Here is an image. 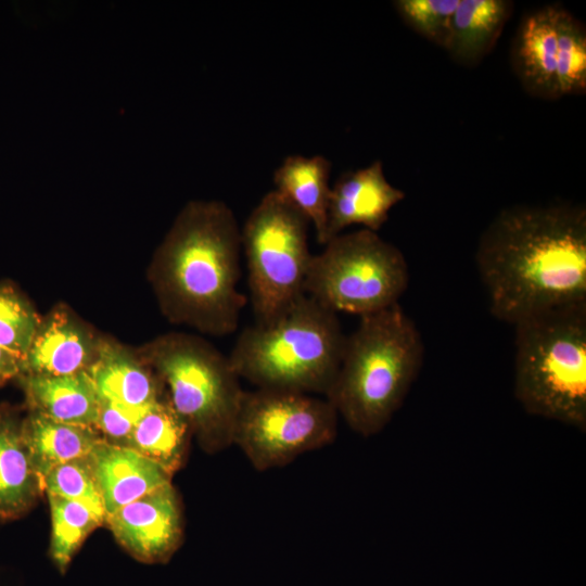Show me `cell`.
<instances>
[{"label":"cell","instance_id":"9a60e30c","mask_svg":"<svg viewBox=\"0 0 586 586\" xmlns=\"http://www.w3.org/2000/svg\"><path fill=\"white\" fill-rule=\"evenodd\" d=\"M42 491L41 480L22 434V420L0 407V521L24 515Z\"/></svg>","mask_w":586,"mask_h":586},{"label":"cell","instance_id":"277c9868","mask_svg":"<svg viewBox=\"0 0 586 586\" xmlns=\"http://www.w3.org/2000/svg\"><path fill=\"white\" fill-rule=\"evenodd\" d=\"M345 341L337 314L305 294L272 323L243 329L228 358L258 388L326 396Z\"/></svg>","mask_w":586,"mask_h":586},{"label":"cell","instance_id":"ffe728a7","mask_svg":"<svg viewBox=\"0 0 586 586\" xmlns=\"http://www.w3.org/2000/svg\"><path fill=\"white\" fill-rule=\"evenodd\" d=\"M22 434L39 476L55 466L90 455L103 440L94 428L55 421L30 410Z\"/></svg>","mask_w":586,"mask_h":586},{"label":"cell","instance_id":"603a6c76","mask_svg":"<svg viewBox=\"0 0 586 586\" xmlns=\"http://www.w3.org/2000/svg\"><path fill=\"white\" fill-rule=\"evenodd\" d=\"M40 321L31 304L13 285L0 284V347L23 361Z\"/></svg>","mask_w":586,"mask_h":586},{"label":"cell","instance_id":"4316f807","mask_svg":"<svg viewBox=\"0 0 586 586\" xmlns=\"http://www.w3.org/2000/svg\"><path fill=\"white\" fill-rule=\"evenodd\" d=\"M21 364L17 357L0 347V385L20 375Z\"/></svg>","mask_w":586,"mask_h":586},{"label":"cell","instance_id":"d6986e66","mask_svg":"<svg viewBox=\"0 0 586 586\" xmlns=\"http://www.w3.org/2000/svg\"><path fill=\"white\" fill-rule=\"evenodd\" d=\"M330 173L331 162L322 155H290L273 174L275 191L306 216L320 244L326 237Z\"/></svg>","mask_w":586,"mask_h":586},{"label":"cell","instance_id":"8992f818","mask_svg":"<svg viewBox=\"0 0 586 586\" xmlns=\"http://www.w3.org/2000/svg\"><path fill=\"white\" fill-rule=\"evenodd\" d=\"M145 356L166 385L171 407L204 446H231L244 390L228 356L200 337L180 333L157 339Z\"/></svg>","mask_w":586,"mask_h":586},{"label":"cell","instance_id":"4fadbf2b","mask_svg":"<svg viewBox=\"0 0 586 586\" xmlns=\"http://www.w3.org/2000/svg\"><path fill=\"white\" fill-rule=\"evenodd\" d=\"M100 341L64 309L40 321L20 374L66 375L87 371Z\"/></svg>","mask_w":586,"mask_h":586},{"label":"cell","instance_id":"52a82bcc","mask_svg":"<svg viewBox=\"0 0 586 586\" xmlns=\"http://www.w3.org/2000/svg\"><path fill=\"white\" fill-rule=\"evenodd\" d=\"M408 284L402 251L362 228L340 233L311 256L305 294L335 314L362 317L399 304Z\"/></svg>","mask_w":586,"mask_h":586},{"label":"cell","instance_id":"484cf974","mask_svg":"<svg viewBox=\"0 0 586 586\" xmlns=\"http://www.w3.org/2000/svg\"><path fill=\"white\" fill-rule=\"evenodd\" d=\"M148 407H130L99 397L95 430L101 432L109 443L126 446L138 420Z\"/></svg>","mask_w":586,"mask_h":586},{"label":"cell","instance_id":"ac0fdd59","mask_svg":"<svg viewBox=\"0 0 586 586\" xmlns=\"http://www.w3.org/2000/svg\"><path fill=\"white\" fill-rule=\"evenodd\" d=\"M512 9L508 0H460L444 50L460 65H476L495 47Z\"/></svg>","mask_w":586,"mask_h":586},{"label":"cell","instance_id":"cb8c5ba5","mask_svg":"<svg viewBox=\"0 0 586 586\" xmlns=\"http://www.w3.org/2000/svg\"><path fill=\"white\" fill-rule=\"evenodd\" d=\"M40 480L47 494L77 501L105 520L103 499L89 456L55 466Z\"/></svg>","mask_w":586,"mask_h":586},{"label":"cell","instance_id":"6da1fadb","mask_svg":"<svg viewBox=\"0 0 586 586\" xmlns=\"http://www.w3.org/2000/svg\"><path fill=\"white\" fill-rule=\"evenodd\" d=\"M475 260L491 313L512 326L586 303V209L564 203L507 207L482 233Z\"/></svg>","mask_w":586,"mask_h":586},{"label":"cell","instance_id":"8fae6325","mask_svg":"<svg viewBox=\"0 0 586 586\" xmlns=\"http://www.w3.org/2000/svg\"><path fill=\"white\" fill-rule=\"evenodd\" d=\"M105 521L116 540L141 562H166L181 543V510L171 483L123 506Z\"/></svg>","mask_w":586,"mask_h":586},{"label":"cell","instance_id":"d4e9b609","mask_svg":"<svg viewBox=\"0 0 586 586\" xmlns=\"http://www.w3.org/2000/svg\"><path fill=\"white\" fill-rule=\"evenodd\" d=\"M460 0H397L394 7L416 33L445 49Z\"/></svg>","mask_w":586,"mask_h":586},{"label":"cell","instance_id":"e0dca14e","mask_svg":"<svg viewBox=\"0 0 586 586\" xmlns=\"http://www.w3.org/2000/svg\"><path fill=\"white\" fill-rule=\"evenodd\" d=\"M87 372L101 398L138 408L163 398L152 372L116 344L100 341Z\"/></svg>","mask_w":586,"mask_h":586},{"label":"cell","instance_id":"44dd1931","mask_svg":"<svg viewBox=\"0 0 586 586\" xmlns=\"http://www.w3.org/2000/svg\"><path fill=\"white\" fill-rule=\"evenodd\" d=\"M191 431L168 399L150 405L138 420L126 447L160 466L170 476L184 459Z\"/></svg>","mask_w":586,"mask_h":586},{"label":"cell","instance_id":"ba28073f","mask_svg":"<svg viewBox=\"0 0 586 586\" xmlns=\"http://www.w3.org/2000/svg\"><path fill=\"white\" fill-rule=\"evenodd\" d=\"M306 216L277 191L266 193L241 230L257 324L279 319L303 295L313 254Z\"/></svg>","mask_w":586,"mask_h":586},{"label":"cell","instance_id":"5b68a950","mask_svg":"<svg viewBox=\"0 0 586 586\" xmlns=\"http://www.w3.org/2000/svg\"><path fill=\"white\" fill-rule=\"evenodd\" d=\"M513 393L532 416L586 430V303L515 324Z\"/></svg>","mask_w":586,"mask_h":586},{"label":"cell","instance_id":"5bb4252c","mask_svg":"<svg viewBox=\"0 0 586 586\" xmlns=\"http://www.w3.org/2000/svg\"><path fill=\"white\" fill-rule=\"evenodd\" d=\"M103 499L105 518L168 483L170 475L133 449L104 438L89 455Z\"/></svg>","mask_w":586,"mask_h":586},{"label":"cell","instance_id":"9c48e42d","mask_svg":"<svg viewBox=\"0 0 586 586\" xmlns=\"http://www.w3.org/2000/svg\"><path fill=\"white\" fill-rule=\"evenodd\" d=\"M337 420L326 397L256 387L244 391L233 444L257 471H266L331 444L337 435Z\"/></svg>","mask_w":586,"mask_h":586},{"label":"cell","instance_id":"7a4b0ae2","mask_svg":"<svg viewBox=\"0 0 586 586\" xmlns=\"http://www.w3.org/2000/svg\"><path fill=\"white\" fill-rule=\"evenodd\" d=\"M241 229L220 201L188 203L157 250L152 279L167 317L214 336L239 327Z\"/></svg>","mask_w":586,"mask_h":586},{"label":"cell","instance_id":"7402d4cb","mask_svg":"<svg viewBox=\"0 0 586 586\" xmlns=\"http://www.w3.org/2000/svg\"><path fill=\"white\" fill-rule=\"evenodd\" d=\"M47 497L52 520L50 557L65 573L82 542L104 520L77 501L54 494Z\"/></svg>","mask_w":586,"mask_h":586},{"label":"cell","instance_id":"30bf717a","mask_svg":"<svg viewBox=\"0 0 586 586\" xmlns=\"http://www.w3.org/2000/svg\"><path fill=\"white\" fill-rule=\"evenodd\" d=\"M511 48L512 68L528 94L557 100L585 93V26L562 5L527 13Z\"/></svg>","mask_w":586,"mask_h":586},{"label":"cell","instance_id":"7c38bea8","mask_svg":"<svg viewBox=\"0 0 586 586\" xmlns=\"http://www.w3.org/2000/svg\"><path fill=\"white\" fill-rule=\"evenodd\" d=\"M405 196L386 180L381 161L342 174L330 190L324 244L353 225L378 232Z\"/></svg>","mask_w":586,"mask_h":586},{"label":"cell","instance_id":"3957f363","mask_svg":"<svg viewBox=\"0 0 586 586\" xmlns=\"http://www.w3.org/2000/svg\"><path fill=\"white\" fill-rule=\"evenodd\" d=\"M423 342L399 304L362 316L346 335L341 364L326 394L357 434L380 433L403 405L423 362Z\"/></svg>","mask_w":586,"mask_h":586},{"label":"cell","instance_id":"2e32d148","mask_svg":"<svg viewBox=\"0 0 586 586\" xmlns=\"http://www.w3.org/2000/svg\"><path fill=\"white\" fill-rule=\"evenodd\" d=\"M30 410L55 421L95 429L99 396L87 371L66 375L20 374Z\"/></svg>","mask_w":586,"mask_h":586}]
</instances>
